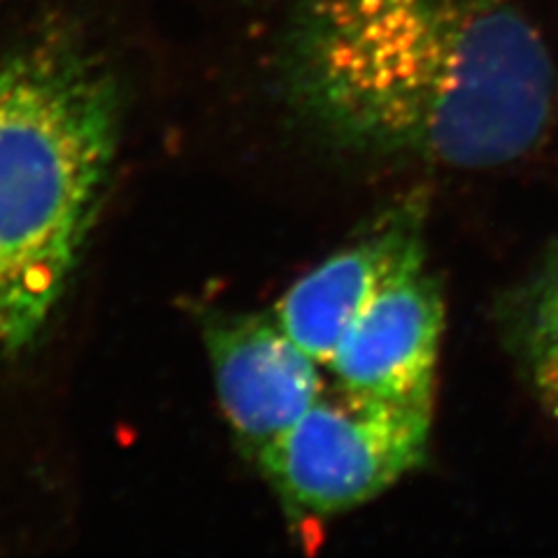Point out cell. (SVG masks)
<instances>
[{
    "mask_svg": "<svg viewBox=\"0 0 558 558\" xmlns=\"http://www.w3.org/2000/svg\"><path fill=\"white\" fill-rule=\"evenodd\" d=\"M279 73L312 129L387 159L510 166L556 117L551 51L517 0H295Z\"/></svg>",
    "mask_w": 558,
    "mask_h": 558,
    "instance_id": "6da1fadb",
    "label": "cell"
},
{
    "mask_svg": "<svg viewBox=\"0 0 558 558\" xmlns=\"http://www.w3.org/2000/svg\"><path fill=\"white\" fill-rule=\"evenodd\" d=\"M124 92L75 33L0 49V373L57 336L112 194Z\"/></svg>",
    "mask_w": 558,
    "mask_h": 558,
    "instance_id": "7a4b0ae2",
    "label": "cell"
},
{
    "mask_svg": "<svg viewBox=\"0 0 558 558\" xmlns=\"http://www.w3.org/2000/svg\"><path fill=\"white\" fill-rule=\"evenodd\" d=\"M433 410L384 403L326 389L256 463L284 508L333 517L389 492L416 465L430 440Z\"/></svg>",
    "mask_w": 558,
    "mask_h": 558,
    "instance_id": "3957f363",
    "label": "cell"
},
{
    "mask_svg": "<svg viewBox=\"0 0 558 558\" xmlns=\"http://www.w3.org/2000/svg\"><path fill=\"white\" fill-rule=\"evenodd\" d=\"M201 333L221 412L242 451L256 461L322 398L326 368L270 310H203Z\"/></svg>",
    "mask_w": 558,
    "mask_h": 558,
    "instance_id": "277c9868",
    "label": "cell"
},
{
    "mask_svg": "<svg viewBox=\"0 0 558 558\" xmlns=\"http://www.w3.org/2000/svg\"><path fill=\"white\" fill-rule=\"evenodd\" d=\"M442 330L445 299L424 260L359 314L326 373L344 393L433 410Z\"/></svg>",
    "mask_w": 558,
    "mask_h": 558,
    "instance_id": "5b68a950",
    "label": "cell"
},
{
    "mask_svg": "<svg viewBox=\"0 0 558 558\" xmlns=\"http://www.w3.org/2000/svg\"><path fill=\"white\" fill-rule=\"evenodd\" d=\"M424 219L426 205L414 198L387 209L354 242L295 279L270 307L272 317L326 368L375 295L426 260Z\"/></svg>",
    "mask_w": 558,
    "mask_h": 558,
    "instance_id": "8992f818",
    "label": "cell"
},
{
    "mask_svg": "<svg viewBox=\"0 0 558 558\" xmlns=\"http://www.w3.org/2000/svg\"><path fill=\"white\" fill-rule=\"evenodd\" d=\"M512 336L539 403L558 426V247L523 287Z\"/></svg>",
    "mask_w": 558,
    "mask_h": 558,
    "instance_id": "52a82bcc",
    "label": "cell"
}]
</instances>
